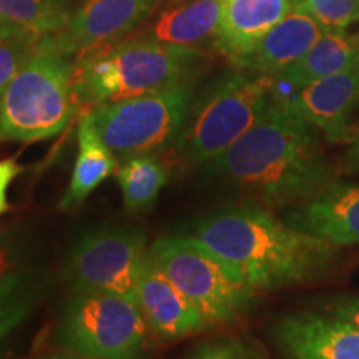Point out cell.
I'll return each mask as SVG.
<instances>
[{
    "label": "cell",
    "instance_id": "obj_1",
    "mask_svg": "<svg viewBox=\"0 0 359 359\" xmlns=\"http://www.w3.org/2000/svg\"><path fill=\"white\" fill-rule=\"evenodd\" d=\"M316 132L273 90L253 127L206 172L271 208L308 203L338 182Z\"/></svg>",
    "mask_w": 359,
    "mask_h": 359
},
{
    "label": "cell",
    "instance_id": "obj_2",
    "mask_svg": "<svg viewBox=\"0 0 359 359\" xmlns=\"http://www.w3.org/2000/svg\"><path fill=\"white\" fill-rule=\"evenodd\" d=\"M190 235L257 291L314 280L341 248L291 226L258 205L215 213L196 223Z\"/></svg>",
    "mask_w": 359,
    "mask_h": 359
},
{
    "label": "cell",
    "instance_id": "obj_3",
    "mask_svg": "<svg viewBox=\"0 0 359 359\" xmlns=\"http://www.w3.org/2000/svg\"><path fill=\"white\" fill-rule=\"evenodd\" d=\"M200 58L193 47L132 37L82 58L74 70L75 98L95 109L190 82Z\"/></svg>",
    "mask_w": 359,
    "mask_h": 359
},
{
    "label": "cell",
    "instance_id": "obj_4",
    "mask_svg": "<svg viewBox=\"0 0 359 359\" xmlns=\"http://www.w3.org/2000/svg\"><path fill=\"white\" fill-rule=\"evenodd\" d=\"M275 90V79L236 69L210 85L193 100L175 138L183 163L200 167L217 158L253 127Z\"/></svg>",
    "mask_w": 359,
    "mask_h": 359
},
{
    "label": "cell",
    "instance_id": "obj_5",
    "mask_svg": "<svg viewBox=\"0 0 359 359\" xmlns=\"http://www.w3.org/2000/svg\"><path fill=\"white\" fill-rule=\"evenodd\" d=\"M74 70L67 57L37 45L0 98V140L35 143L57 137L75 111Z\"/></svg>",
    "mask_w": 359,
    "mask_h": 359
},
{
    "label": "cell",
    "instance_id": "obj_6",
    "mask_svg": "<svg viewBox=\"0 0 359 359\" xmlns=\"http://www.w3.org/2000/svg\"><path fill=\"white\" fill-rule=\"evenodd\" d=\"M148 331L135 298L82 291L62 309L53 339L65 351L88 359H142Z\"/></svg>",
    "mask_w": 359,
    "mask_h": 359
},
{
    "label": "cell",
    "instance_id": "obj_7",
    "mask_svg": "<svg viewBox=\"0 0 359 359\" xmlns=\"http://www.w3.org/2000/svg\"><path fill=\"white\" fill-rule=\"evenodd\" d=\"M148 257L203 314L208 326L233 321L258 294L191 235L158 238L148 248Z\"/></svg>",
    "mask_w": 359,
    "mask_h": 359
},
{
    "label": "cell",
    "instance_id": "obj_8",
    "mask_svg": "<svg viewBox=\"0 0 359 359\" xmlns=\"http://www.w3.org/2000/svg\"><path fill=\"white\" fill-rule=\"evenodd\" d=\"M195 93L191 82L158 92L98 105L90 114L105 145L128 158L151 154L173 142L185 122Z\"/></svg>",
    "mask_w": 359,
    "mask_h": 359
},
{
    "label": "cell",
    "instance_id": "obj_9",
    "mask_svg": "<svg viewBox=\"0 0 359 359\" xmlns=\"http://www.w3.org/2000/svg\"><path fill=\"white\" fill-rule=\"evenodd\" d=\"M147 253V235L140 228H98L85 233L67 255L64 278L75 293L107 291L137 299Z\"/></svg>",
    "mask_w": 359,
    "mask_h": 359
},
{
    "label": "cell",
    "instance_id": "obj_10",
    "mask_svg": "<svg viewBox=\"0 0 359 359\" xmlns=\"http://www.w3.org/2000/svg\"><path fill=\"white\" fill-rule=\"evenodd\" d=\"M156 0H85L60 32L39 40L40 47L69 57L102 47L137 27Z\"/></svg>",
    "mask_w": 359,
    "mask_h": 359
},
{
    "label": "cell",
    "instance_id": "obj_11",
    "mask_svg": "<svg viewBox=\"0 0 359 359\" xmlns=\"http://www.w3.org/2000/svg\"><path fill=\"white\" fill-rule=\"evenodd\" d=\"M276 341L288 359H359V327L330 313L281 318Z\"/></svg>",
    "mask_w": 359,
    "mask_h": 359
},
{
    "label": "cell",
    "instance_id": "obj_12",
    "mask_svg": "<svg viewBox=\"0 0 359 359\" xmlns=\"http://www.w3.org/2000/svg\"><path fill=\"white\" fill-rule=\"evenodd\" d=\"M288 100L306 122L326 135L327 140H348L349 118L359 105V62L299 88Z\"/></svg>",
    "mask_w": 359,
    "mask_h": 359
},
{
    "label": "cell",
    "instance_id": "obj_13",
    "mask_svg": "<svg viewBox=\"0 0 359 359\" xmlns=\"http://www.w3.org/2000/svg\"><path fill=\"white\" fill-rule=\"evenodd\" d=\"M137 302L150 331L160 339L185 338L208 326L203 314L151 262L148 253L138 278Z\"/></svg>",
    "mask_w": 359,
    "mask_h": 359
},
{
    "label": "cell",
    "instance_id": "obj_14",
    "mask_svg": "<svg viewBox=\"0 0 359 359\" xmlns=\"http://www.w3.org/2000/svg\"><path fill=\"white\" fill-rule=\"evenodd\" d=\"M285 222L338 246L359 245V183H333L320 196L296 206Z\"/></svg>",
    "mask_w": 359,
    "mask_h": 359
},
{
    "label": "cell",
    "instance_id": "obj_15",
    "mask_svg": "<svg viewBox=\"0 0 359 359\" xmlns=\"http://www.w3.org/2000/svg\"><path fill=\"white\" fill-rule=\"evenodd\" d=\"M291 11V0H222L215 45L236 65Z\"/></svg>",
    "mask_w": 359,
    "mask_h": 359
},
{
    "label": "cell",
    "instance_id": "obj_16",
    "mask_svg": "<svg viewBox=\"0 0 359 359\" xmlns=\"http://www.w3.org/2000/svg\"><path fill=\"white\" fill-rule=\"evenodd\" d=\"M325 27L306 13L291 11L235 67L276 79L298 62L325 34Z\"/></svg>",
    "mask_w": 359,
    "mask_h": 359
},
{
    "label": "cell",
    "instance_id": "obj_17",
    "mask_svg": "<svg viewBox=\"0 0 359 359\" xmlns=\"http://www.w3.org/2000/svg\"><path fill=\"white\" fill-rule=\"evenodd\" d=\"M79 151L69 187L60 200V210L74 212L118 170V160L105 145L90 111L80 116L77 130Z\"/></svg>",
    "mask_w": 359,
    "mask_h": 359
},
{
    "label": "cell",
    "instance_id": "obj_18",
    "mask_svg": "<svg viewBox=\"0 0 359 359\" xmlns=\"http://www.w3.org/2000/svg\"><path fill=\"white\" fill-rule=\"evenodd\" d=\"M219 13L222 0H187L165 8L145 30L133 37L193 47L217 37Z\"/></svg>",
    "mask_w": 359,
    "mask_h": 359
},
{
    "label": "cell",
    "instance_id": "obj_19",
    "mask_svg": "<svg viewBox=\"0 0 359 359\" xmlns=\"http://www.w3.org/2000/svg\"><path fill=\"white\" fill-rule=\"evenodd\" d=\"M359 62V35L346 30H325L304 55L275 79L276 85L293 92L330 77Z\"/></svg>",
    "mask_w": 359,
    "mask_h": 359
},
{
    "label": "cell",
    "instance_id": "obj_20",
    "mask_svg": "<svg viewBox=\"0 0 359 359\" xmlns=\"http://www.w3.org/2000/svg\"><path fill=\"white\" fill-rule=\"evenodd\" d=\"M47 290L42 269L19 268L0 278V341L12 334L34 313Z\"/></svg>",
    "mask_w": 359,
    "mask_h": 359
},
{
    "label": "cell",
    "instance_id": "obj_21",
    "mask_svg": "<svg viewBox=\"0 0 359 359\" xmlns=\"http://www.w3.org/2000/svg\"><path fill=\"white\" fill-rule=\"evenodd\" d=\"M116 182L122 190L123 205L130 212L151 208L161 188L168 183V170L154 154L133 155L116 170Z\"/></svg>",
    "mask_w": 359,
    "mask_h": 359
},
{
    "label": "cell",
    "instance_id": "obj_22",
    "mask_svg": "<svg viewBox=\"0 0 359 359\" xmlns=\"http://www.w3.org/2000/svg\"><path fill=\"white\" fill-rule=\"evenodd\" d=\"M70 15L69 0H0V17L39 39L60 32Z\"/></svg>",
    "mask_w": 359,
    "mask_h": 359
},
{
    "label": "cell",
    "instance_id": "obj_23",
    "mask_svg": "<svg viewBox=\"0 0 359 359\" xmlns=\"http://www.w3.org/2000/svg\"><path fill=\"white\" fill-rule=\"evenodd\" d=\"M293 8L306 13L326 30H346L359 24V0H299Z\"/></svg>",
    "mask_w": 359,
    "mask_h": 359
},
{
    "label": "cell",
    "instance_id": "obj_24",
    "mask_svg": "<svg viewBox=\"0 0 359 359\" xmlns=\"http://www.w3.org/2000/svg\"><path fill=\"white\" fill-rule=\"evenodd\" d=\"M39 40L40 39L32 37V35H24V37L0 43V98L7 90L8 83L17 75V72L37 50Z\"/></svg>",
    "mask_w": 359,
    "mask_h": 359
},
{
    "label": "cell",
    "instance_id": "obj_25",
    "mask_svg": "<svg viewBox=\"0 0 359 359\" xmlns=\"http://www.w3.org/2000/svg\"><path fill=\"white\" fill-rule=\"evenodd\" d=\"M29 259V241L20 230L0 231V278L22 268Z\"/></svg>",
    "mask_w": 359,
    "mask_h": 359
},
{
    "label": "cell",
    "instance_id": "obj_26",
    "mask_svg": "<svg viewBox=\"0 0 359 359\" xmlns=\"http://www.w3.org/2000/svg\"><path fill=\"white\" fill-rule=\"evenodd\" d=\"M191 359H251V356L241 344L218 341V343L203 344Z\"/></svg>",
    "mask_w": 359,
    "mask_h": 359
},
{
    "label": "cell",
    "instance_id": "obj_27",
    "mask_svg": "<svg viewBox=\"0 0 359 359\" xmlns=\"http://www.w3.org/2000/svg\"><path fill=\"white\" fill-rule=\"evenodd\" d=\"M327 313L359 327V296H339L330 303Z\"/></svg>",
    "mask_w": 359,
    "mask_h": 359
},
{
    "label": "cell",
    "instance_id": "obj_28",
    "mask_svg": "<svg viewBox=\"0 0 359 359\" xmlns=\"http://www.w3.org/2000/svg\"><path fill=\"white\" fill-rule=\"evenodd\" d=\"M24 172V168L17 163L15 158H4L0 160V203L8 205L7 191L19 175Z\"/></svg>",
    "mask_w": 359,
    "mask_h": 359
},
{
    "label": "cell",
    "instance_id": "obj_29",
    "mask_svg": "<svg viewBox=\"0 0 359 359\" xmlns=\"http://www.w3.org/2000/svg\"><path fill=\"white\" fill-rule=\"evenodd\" d=\"M339 173L359 175V133L349 143L346 154L339 163Z\"/></svg>",
    "mask_w": 359,
    "mask_h": 359
},
{
    "label": "cell",
    "instance_id": "obj_30",
    "mask_svg": "<svg viewBox=\"0 0 359 359\" xmlns=\"http://www.w3.org/2000/svg\"><path fill=\"white\" fill-rule=\"evenodd\" d=\"M24 35H30V34H27L25 30L19 29V27H15L13 24H11L8 20L0 17V43L7 42V40L17 39V37H24ZM32 37H34V35H32Z\"/></svg>",
    "mask_w": 359,
    "mask_h": 359
},
{
    "label": "cell",
    "instance_id": "obj_31",
    "mask_svg": "<svg viewBox=\"0 0 359 359\" xmlns=\"http://www.w3.org/2000/svg\"><path fill=\"white\" fill-rule=\"evenodd\" d=\"M37 359H88V358H83V356H79V354L65 351V353H55V354H45V356L37 358Z\"/></svg>",
    "mask_w": 359,
    "mask_h": 359
},
{
    "label": "cell",
    "instance_id": "obj_32",
    "mask_svg": "<svg viewBox=\"0 0 359 359\" xmlns=\"http://www.w3.org/2000/svg\"><path fill=\"white\" fill-rule=\"evenodd\" d=\"M7 210H8V205H2V203H0V218H2V215L6 213Z\"/></svg>",
    "mask_w": 359,
    "mask_h": 359
},
{
    "label": "cell",
    "instance_id": "obj_33",
    "mask_svg": "<svg viewBox=\"0 0 359 359\" xmlns=\"http://www.w3.org/2000/svg\"><path fill=\"white\" fill-rule=\"evenodd\" d=\"M291 2H293V6H294V4H298V2H299V0H291Z\"/></svg>",
    "mask_w": 359,
    "mask_h": 359
},
{
    "label": "cell",
    "instance_id": "obj_34",
    "mask_svg": "<svg viewBox=\"0 0 359 359\" xmlns=\"http://www.w3.org/2000/svg\"><path fill=\"white\" fill-rule=\"evenodd\" d=\"M0 359H2V358H0Z\"/></svg>",
    "mask_w": 359,
    "mask_h": 359
}]
</instances>
